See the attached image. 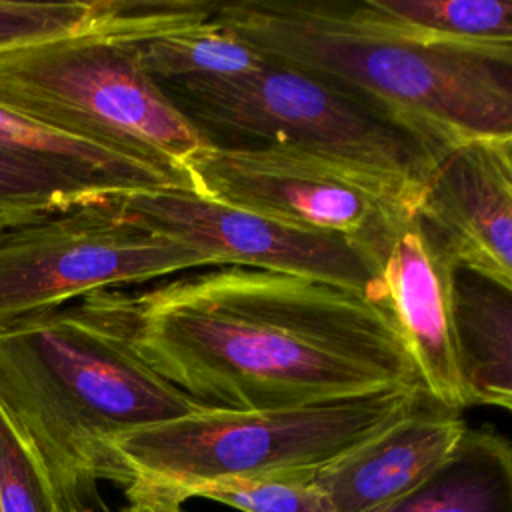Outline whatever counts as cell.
Returning a JSON list of instances; mask_svg holds the SVG:
<instances>
[{"mask_svg": "<svg viewBox=\"0 0 512 512\" xmlns=\"http://www.w3.org/2000/svg\"><path fill=\"white\" fill-rule=\"evenodd\" d=\"M72 308L204 408L422 388L386 302L310 278L220 266Z\"/></svg>", "mask_w": 512, "mask_h": 512, "instance_id": "6da1fadb", "label": "cell"}, {"mask_svg": "<svg viewBox=\"0 0 512 512\" xmlns=\"http://www.w3.org/2000/svg\"><path fill=\"white\" fill-rule=\"evenodd\" d=\"M214 20L266 58L312 74L444 148L512 138V48L410 36L358 2L244 0Z\"/></svg>", "mask_w": 512, "mask_h": 512, "instance_id": "7a4b0ae2", "label": "cell"}, {"mask_svg": "<svg viewBox=\"0 0 512 512\" xmlns=\"http://www.w3.org/2000/svg\"><path fill=\"white\" fill-rule=\"evenodd\" d=\"M200 408L72 306L0 324V410L60 512L94 510L100 482L130 486L118 436Z\"/></svg>", "mask_w": 512, "mask_h": 512, "instance_id": "3957f363", "label": "cell"}, {"mask_svg": "<svg viewBox=\"0 0 512 512\" xmlns=\"http://www.w3.org/2000/svg\"><path fill=\"white\" fill-rule=\"evenodd\" d=\"M424 396L420 386H388L268 410L200 408L116 438L130 474L124 492L182 506L206 484L314 472L408 416Z\"/></svg>", "mask_w": 512, "mask_h": 512, "instance_id": "277c9868", "label": "cell"}, {"mask_svg": "<svg viewBox=\"0 0 512 512\" xmlns=\"http://www.w3.org/2000/svg\"><path fill=\"white\" fill-rule=\"evenodd\" d=\"M160 88L210 144L300 150L372 182L410 214L442 150L348 92L274 60L246 76Z\"/></svg>", "mask_w": 512, "mask_h": 512, "instance_id": "5b68a950", "label": "cell"}, {"mask_svg": "<svg viewBox=\"0 0 512 512\" xmlns=\"http://www.w3.org/2000/svg\"><path fill=\"white\" fill-rule=\"evenodd\" d=\"M0 106L160 170L190 190L186 162L210 142L140 64L138 42L100 22L0 48Z\"/></svg>", "mask_w": 512, "mask_h": 512, "instance_id": "8992f818", "label": "cell"}, {"mask_svg": "<svg viewBox=\"0 0 512 512\" xmlns=\"http://www.w3.org/2000/svg\"><path fill=\"white\" fill-rule=\"evenodd\" d=\"M212 268L198 252L136 224L118 196L0 230V324L116 286Z\"/></svg>", "mask_w": 512, "mask_h": 512, "instance_id": "52a82bcc", "label": "cell"}, {"mask_svg": "<svg viewBox=\"0 0 512 512\" xmlns=\"http://www.w3.org/2000/svg\"><path fill=\"white\" fill-rule=\"evenodd\" d=\"M118 202L136 224L198 252L212 266L310 278L386 302L372 256L352 236L288 226L180 188L134 192Z\"/></svg>", "mask_w": 512, "mask_h": 512, "instance_id": "ba28073f", "label": "cell"}, {"mask_svg": "<svg viewBox=\"0 0 512 512\" xmlns=\"http://www.w3.org/2000/svg\"><path fill=\"white\" fill-rule=\"evenodd\" d=\"M184 174L202 198L304 230L358 238L386 214L406 212L372 182L288 146L208 144Z\"/></svg>", "mask_w": 512, "mask_h": 512, "instance_id": "9c48e42d", "label": "cell"}, {"mask_svg": "<svg viewBox=\"0 0 512 512\" xmlns=\"http://www.w3.org/2000/svg\"><path fill=\"white\" fill-rule=\"evenodd\" d=\"M372 256L386 304L436 404L466 406L452 328L454 258L416 214L390 212L356 238Z\"/></svg>", "mask_w": 512, "mask_h": 512, "instance_id": "30bf717a", "label": "cell"}, {"mask_svg": "<svg viewBox=\"0 0 512 512\" xmlns=\"http://www.w3.org/2000/svg\"><path fill=\"white\" fill-rule=\"evenodd\" d=\"M416 216L456 264L512 286V138L444 146L424 182Z\"/></svg>", "mask_w": 512, "mask_h": 512, "instance_id": "8fae6325", "label": "cell"}, {"mask_svg": "<svg viewBox=\"0 0 512 512\" xmlns=\"http://www.w3.org/2000/svg\"><path fill=\"white\" fill-rule=\"evenodd\" d=\"M458 410L424 400L402 420L314 470L334 512H384L420 486L466 430Z\"/></svg>", "mask_w": 512, "mask_h": 512, "instance_id": "7c38bea8", "label": "cell"}, {"mask_svg": "<svg viewBox=\"0 0 512 512\" xmlns=\"http://www.w3.org/2000/svg\"><path fill=\"white\" fill-rule=\"evenodd\" d=\"M0 160L38 176L74 204L160 188L186 190L160 170L42 126L2 106Z\"/></svg>", "mask_w": 512, "mask_h": 512, "instance_id": "4fadbf2b", "label": "cell"}, {"mask_svg": "<svg viewBox=\"0 0 512 512\" xmlns=\"http://www.w3.org/2000/svg\"><path fill=\"white\" fill-rule=\"evenodd\" d=\"M452 328L466 406H512V286L468 266L452 272Z\"/></svg>", "mask_w": 512, "mask_h": 512, "instance_id": "5bb4252c", "label": "cell"}, {"mask_svg": "<svg viewBox=\"0 0 512 512\" xmlns=\"http://www.w3.org/2000/svg\"><path fill=\"white\" fill-rule=\"evenodd\" d=\"M384 512H512V448L494 428H466L448 458Z\"/></svg>", "mask_w": 512, "mask_h": 512, "instance_id": "9a60e30c", "label": "cell"}, {"mask_svg": "<svg viewBox=\"0 0 512 512\" xmlns=\"http://www.w3.org/2000/svg\"><path fill=\"white\" fill-rule=\"evenodd\" d=\"M360 8L410 36L478 48H512L508 0H360Z\"/></svg>", "mask_w": 512, "mask_h": 512, "instance_id": "2e32d148", "label": "cell"}, {"mask_svg": "<svg viewBox=\"0 0 512 512\" xmlns=\"http://www.w3.org/2000/svg\"><path fill=\"white\" fill-rule=\"evenodd\" d=\"M140 64L158 84L198 78H232L262 70L270 60L210 20L138 42Z\"/></svg>", "mask_w": 512, "mask_h": 512, "instance_id": "e0dca14e", "label": "cell"}, {"mask_svg": "<svg viewBox=\"0 0 512 512\" xmlns=\"http://www.w3.org/2000/svg\"><path fill=\"white\" fill-rule=\"evenodd\" d=\"M188 498H206L240 512H334L312 472H288L206 484Z\"/></svg>", "mask_w": 512, "mask_h": 512, "instance_id": "ac0fdd59", "label": "cell"}, {"mask_svg": "<svg viewBox=\"0 0 512 512\" xmlns=\"http://www.w3.org/2000/svg\"><path fill=\"white\" fill-rule=\"evenodd\" d=\"M94 2H22L0 0V48L48 40L82 30L94 22Z\"/></svg>", "mask_w": 512, "mask_h": 512, "instance_id": "d6986e66", "label": "cell"}, {"mask_svg": "<svg viewBox=\"0 0 512 512\" xmlns=\"http://www.w3.org/2000/svg\"><path fill=\"white\" fill-rule=\"evenodd\" d=\"M0 512H60L40 466L0 410Z\"/></svg>", "mask_w": 512, "mask_h": 512, "instance_id": "ffe728a7", "label": "cell"}, {"mask_svg": "<svg viewBox=\"0 0 512 512\" xmlns=\"http://www.w3.org/2000/svg\"><path fill=\"white\" fill-rule=\"evenodd\" d=\"M74 206L38 176L0 160V226H18Z\"/></svg>", "mask_w": 512, "mask_h": 512, "instance_id": "44dd1931", "label": "cell"}, {"mask_svg": "<svg viewBox=\"0 0 512 512\" xmlns=\"http://www.w3.org/2000/svg\"><path fill=\"white\" fill-rule=\"evenodd\" d=\"M128 502H134L142 508V512H186L180 504L160 500V498H132Z\"/></svg>", "mask_w": 512, "mask_h": 512, "instance_id": "7402d4cb", "label": "cell"}, {"mask_svg": "<svg viewBox=\"0 0 512 512\" xmlns=\"http://www.w3.org/2000/svg\"><path fill=\"white\" fill-rule=\"evenodd\" d=\"M86 512H96V510H86ZM116 512H142V508H140L138 504L130 502L128 506H124V508H120V510H116Z\"/></svg>", "mask_w": 512, "mask_h": 512, "instance_id": "603a6c76", "label": "cell"}, {"mask_svg": "<svg viewBox=\"0 0 512 512\" xmlns=\"http://www.w3.org/2000/svg\"><path fill=\"white\" fill-rule=\"evenodd\" d=\"M0 230H2V226H0Z\"/></svg>", "mask_w": 512, "mask_h": 512, "instance_id": "cb8c5ba5", "label": "cell"}]
</instances>
